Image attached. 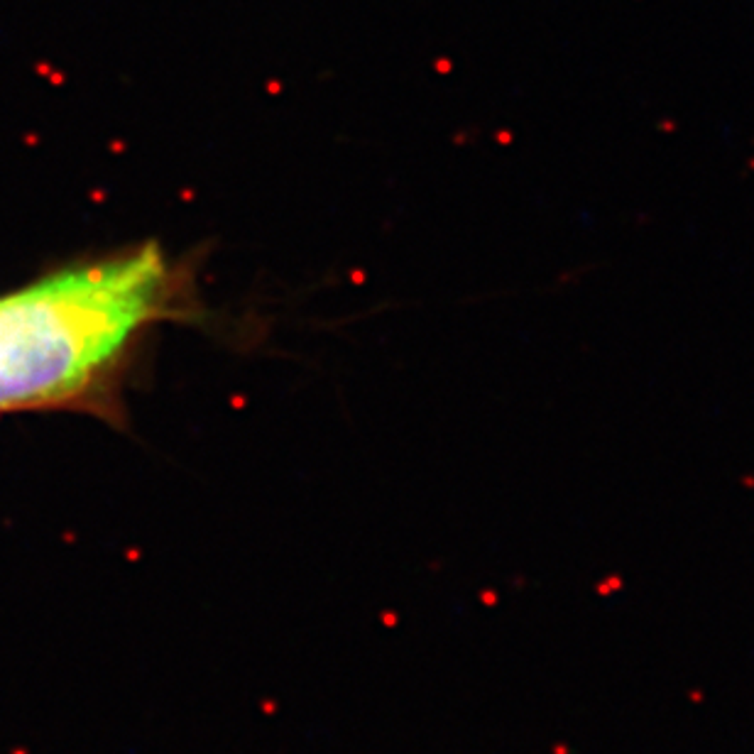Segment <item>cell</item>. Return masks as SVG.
I'll return each mask as SVG.
<instances>
[{
	"instance_id": "6da1fadb",
	"label": "cell",
	"mask_w": 754,
	"mask_h": 754,
	"mask_svg": "<svg viewBox=\"0 0 754 754\" xmlns=\"http://www.w3.org/2000/svg\"><path fill=\"white\" fill-rule=\"evenodd\" d=\"M181 304V277L157 243L64 267L0 294V414H118L140 338Z\"/></svg>"
}]
</instances>
